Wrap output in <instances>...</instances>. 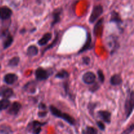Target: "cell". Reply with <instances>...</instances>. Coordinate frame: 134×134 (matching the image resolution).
<instances>
[{
	"label": "cell",
	"mask_w": 134,
	"mask_h": 134,
	"mask_svg": "<svg viewBox=\"0 0 134 134\" xmlns=\"http://www.w3.org/2000/svg\"><path fill=\"white\" fill-rule=\"evenodd\" d=\"M109 22L116 24L119 29L121 28V25L123 24V21L122 20L120 14L116 10H113L111 12Z\"/></svg>",
	"instance_id": "obj_13"
},
{
	"label": "cell",
	"mask_w": 134,
	"mask_h": 134,
	"mask_svg": "<svg viewBox=\"0 0 134 134\" xmlns=\"http://www.w3.org/2000/svg\"><path fill=\"white\" fill-rule=\"evenodd\" d=\"M26 54L29 57L35 56L39 54V49L35 45H30L26 51Z\"/></svg>",
	"instance_id": "obj_21"
},
{
	"label": "cell",
	"mask_w": 134,
	"mask_h": 134,
	"mask_svg": "<svg viewBox=\"0 0 134 134\" xmlns=\"http://www.w3.org/2000/svg\"><path fill=\"white\" fill-rule=\"evenodd\" d=\"M63 87H64V92H65V94L66 96L69 95V96H71V94H69V85L68 81H65L64 82V84H63Z\"/></svg>",
	"instance_id": "obj_30"
},
{
	"label": "cell",
	"mask_w": 134,
	"mask_h": 134,
	"mask_svg": "<svg viewBox=\"0 0 134 134\" xmlns=\"http://www.w3.org/2000/svg\"><path fill=\"white\" fill-rule=\"evenodd\" d=\"M134 106V92L133 90H131L127 96L126 99L125 101L124 109H125L126 119H128L130 116L133 111Z\"/></svg>",
	"instance_id": "obj_2"
},
{
	"label": "cell",
	"mask_w": 134,
	"mask_h": 134,
	"mask_svg": "<svg viewBox=\"0 0 134 134\" xmlns=\"http://www.w3.org/2000/svg\"><path fill=\"white\" fill-rule=\"evenodd\" d=\"M93 47H94V45L92 44V39L91 34H90V32H88L86 41H85V44H83L82 47L79 50L77 54H80L83 53V52L89 51V50H92Z\"/></svg>",
	"instance_id": "obj_9"
},
{
	"label": "cell",
	"mask_w": 134,
	"mask_h": 134,
	"mask_svg": "<svg viewBox=\"0 0 134 134\" xmlns=\"http://www.w3.org/2000/svg\"><path fill=\"white\" fill-rule=\"evenodd\" d=\"M38 108H39V111H47V108L46 105L44 103H40L38 105Z\"/></svg>",
	"instance_id": "obj_35"
},
{
	"label": "cell",
	"mask_w": 134,
	"mask_h": 134,
	"mask_svg": "<svg viewBox=\"0 0 134 134\" xmlns=\"http://www.w3.org/2000/svg\"><path fill=\"white\" fill-rule=\"evenodd\" d=\"M96 124L98 128H99V130H101L102 131H104L105 130V126L102 121H97Z\"/></svg>",
	"instance_id": "obj_34"
},
{
	"label": "cell",
	"mask_w": 134,
	"mask_h": 134,
	"mask_svg": "<svg viewBox=\"0 0 134 134\" xmlns=\"http://www.w3.org/2000/svg\"><path fill=\"white\" fill-rule=\"evenodd\" d=\"M122 79L120 74H114L110 79V83L113 86H119L122 83Z\"/></svg>",
	"instance_id": "obj_19"
},
{
	"label": "cell",
	"mask_w": 134,
	"mask_h": 134,
	"mask_svg": "<svg viewBox=\"0 0 134 134\" xmlns=\"http://www.w3.org/2000/svg\"><path fill=\"white\" fill-rule=\"evenodd\" d=\"M52 38V34L51 33H46L43 35V36L38 41V44L41 47H43V46L46 45L47 43H48L50 40Z\"/></svg>",
	"instance_id": "obj_20"
},
{
	"label": "cell",
	"mask_w": 134,
	"mask_h": 134,
	"mask_svg": "<svg viewBox=\"0 0 134 134\" xmlns=\"http://www.w3.org/2000/svg\"><path fill=\"white\" fill-rule=\"evenodd\" d=\"M47 111H39L38 112V116L40 118H43L45 116H47Z\"/></svg>",
	"instance_id": "obj_36"
},
{
	"label": "cell",
	"mask_w": 134,
	"mask_h": 134,
	"mask_svg": "<svg viewBox=\"0 0 134 134\" xmlns=\"http://www.w3.org/2000/svg\"><path fill=\"white\" fill-rule=\"evenodd\" d=\"M12 133L13 131L9 126L5 124L0 126V134H11Z\"/></svg>",
	"instance_id": "obj_26"
},
{
	"label": "cell",
	"mask_w": 134,
	"mask_h": 134,
	"mask_svg": "<svg viewBox=\"0 0 134 134\" xmlns=\"http://www.w3.org/2000/svg\"><path fill=\"white\" fill-rule=\"evenodd\" d=\"M82 134H98V130L92 126H86L82 131Z\"/></svg>",
	"instance_id": "obj_27"
},
{
	"label": "cell",
	"mask_w": 134,
	"mask_h": 134,
	"mask_svg": "<svg viewBox=\"0 0 134 134\" xmlns=\"http://www.w3.org/2000/svg\"><path fill=\"white\" fill-rule=\"evenodd\" d=\"M107 48L109 50L111 54H114L118 51L120 47L118 37L115 35H111L109 36L107 39Z\"/></svg>",
	"instance_id": "obj_4"
},
{
	"label": "cell",
	"mask_w": 134,
	"mask_h": 134,
	"mask_svg": "<svg viewBox=\"0 0 134 134\" xmlns=\"http://www.w3.org/2000/svg\"><path fill=\"white\" fill-rule=\"evenodd\" d=\"M52 73H53V71L51 69H46L41 68V67H39L35 70V79L38 81H46L49 78V77L52 74Z\"/></svg>",
	"instance_id": "obj_5"
},
{
	"label": "cell",
	"mask_w": 134,
	"mask_h": 134,
	"mask_svg": "<svg viewBox=\"0 0 134 134\" xmlns=\"http://www.w3.org/2000/svg\"><path fill=\"white\" fill-rule=\"evenodd\" d=\"M18 79V77L15 73H7L5 75L3 78V81L7 85H14L16 82H17Z\"/></svg>",
	"instance_id": "obj_18"
},
{
	"label": "cell",
	"mask_w": 134,
	"mask_h": 134,
	"mask_svg": "<svg viewBox=\"0 0 134 134\" xmlns=\"http://www.w3.org/2000/svg\"><path fill=\"white\" fill-rule=\"evenodd\" d=\"M63 13V9L62 7H58L55 9L54 10L52 11V20L51 22V27H53L55 25L58 24L59 22L61 21V15Z\"/></svg>",
	"instance_id": "obj_7"
},
{
	"label": "cell",
	"mask_w": 134,
	"mask_h": 134,
	"mask_svg": "<svg viewBox=\"0 0 134 134\" xmlns=\"http://www.w3.org/2000/svg\"><path fill=\"white\" fill-rule=\"evenodd\" d=\"M82 81L86 85H92L96 82V76L92 71H87L84 73L82 77Z\"/></svg>",
	"instance_id": "obj_12"
},
{
	"label": "cell",
	"mask_w": 134,
	"mask_h": 134,
	"mask_svg": "<svg viewBox=\"0 0 134 134\" xmlns=\"http://www.w3.org/2000/svg\"><path fill=\"white\" fill-rule=\"evenodd\" d=\"M49 111L54 116L62 119L64 121L68 122L69 125L75 126L76 124V120L73 116L69 115L68 113H66L62 112L55 106L52 105H50Z\"/></svg>",
	"instance_id": "obj_1"
},
{
	"label": "cell",
	"mask_w": 134,
	"mask_h": 134,
	"mask_svg": "<svg viewBox=\"0 0 134 134\" xmlns=\"http://www.w3.org/2000/svg\"><path fill=\"white\" fill-rule=\"evenodd\" d=\"M2 36L4 37L3 43V46L4 49L9 48L14 41V38L12 36L11 34L9 33V30H6L3 31Z\"/></svg>",
	"instance_id": "obj_8"
},
{
	"label": "cell",
	"mask_w": 134,
	"mask_h": 134,
	"mask_svg": "<svg viewBox=\"0 0 134 134\" xmlns=\"http://www.w3.org/2000/svg\"><path fill=\"white\" fill-rule=\"evenodd\" d=\"M14 90L7 86H3L0 89V96L3 99H8L14 96Z\"/></svg>",
	"instance_id": "obj_15"
},
{
	"label": "cell",
	"mask_w": 134,
	"mask_h": 134,
	"mask_svg": "<svg viewBox=\"0 0 134 134\" xmlns=\"http://www.w3.org/2000/svg\"><path fill=\"white\" fill-rule=\"evenodd\" d=\"M134 130V124H132L129 127L126 128V130H124L122 132L121 134H130L131 133L133 132Z\"/></svg>",
	"instance_id": "obj_32"
},
{
	"label": "cell",
	"mask_w": 134,
	"mask_h": 134,
	"mask_svg": "<svg viewBox=\"0 0 134 134\" xmlns=\"http://www.w3.org/2000/svg\"><path fill=\"white\" fill-rule=\"evenodd\" d=\"M58 40H59V33L56 32V34H55L54 39V40L52 41V43H51L50 44H48V45L45 48H44V49L43 50V51H42V56L44 54V52H46L47 51H48V50L51 49V48H53L54 47H55V46H56V44H57Z\"/></svg>",
	"instance_id": "obj_22"
},
{
	"label": "cell",
	"mask_w": 134,
	"mask_h": 134,
	"mask_svg": "<svg viewBox=\"0 0 134 134\" xmlns=\"http://www.w3.org/2000/svg\"><path fill=\"white\" fill-rule=\"evenodd\" d=\"M20 61V58L18 56H14V57L12 58L10 60H9V62H8V65L10 68H15L17 67L19 64Z\"/></svg>",
	"instance_id": "obj_25"
},
{
	"label": "cell",
	"mask_w": 134,
	"mask_h": 134,
	"mask_svg": "<svg viewBox=\"0 0 134 134\" xmlns=\"http://www.w3.org/2000/svg\"><path fill=\"white\" fill-rule=\"evenodd\" d=\"M103 13V7L102 5H97L93 7L90 17L89 22L90 24L94 23Z\"/></svg>",
	"instance_id": "obj_6"
},
{
	"label": "cell",
	"mask_w": 134,
	"mask_h": 134,
	"mask_svg": "<svg viewBox=\"0 0 134 134\" xmlns=\"http://www.w3.org/2000/svg\"><path fill=\"white\" fill-rule=\"evenodd\" d=\"M47 124V122H42L38 120H32L28 123L26 130L32 134H40L42 131V127Z\"/></svg>",
	"instance_id": "obj_3"
},
{
	"label": "cell",
	"mask_w": 134,
	"mask_h": 134,
	"mask_svg": "<svg viewBox=\"0 0 134 134\" xmlns=\"http://www.w3.org/2000/svg\"><path fill=\"white\" fill-rule=\"evenodd\" d=\"M92 86L90 88L89 90L92 93H94L97 91L98 90H99V88H100V86L99 85V84L98 82H94L93 85H92Z\"/></svg>",
	"instance_id": "obj_31"
},
{
	"label": "cell",
	"mask_w": 134,
	"mask_h": 134,
	"mask_svg": "<svg viewBox=\"0 0 134 134\" xmlns=\"http://www.w3.org/2000/svg\"><path fill=\"white\" fill-rule=\"evenodd\" d=\"M37 82L35 81H31L27 82L24 86L23 90L29 94H34L36 92L37 89Z\"/></svg>",
	"instance_id": "obj_17"
},
{
	"label": "cell",
	"mask_w": 134,
	"mask_h": 134,
	"mask_svg": "<svg viewBox=\"0 0 134 134\" xmlns=\"http://www.w3.org/2000/svg\"><path fill=\"white\" fill-rule=\"evenodd\" d=\"M96 106L97 103H89L88 105V109L89 112L91 114L92 116L94 115V111Z\"/></svg>",
	"instance_id": "obj_29"
},
{
	"label": "cell",
	"mask_w": 134,
	"mask_h": 134,
	"mask_svg": "<svg viewBox=\"0 0 134 134\" xmlns=\"http://www.w3.org/2000/svg\"><path fill=\"white\" fill-rule=\"evenodd\" d=\"M22 109V104L18 102H14L9 106L7 113L10 115H16Z\"/></svg>",
	"instance_id": "obj_14"
},
{
	"label": "cell",
	"mask_w": 134,
	"mask_h": 134,
	"mask_svg": "<svg viewBox=\"0 0 134 134\" xmlns=\"http://www.w3.org/2000/svg\"><path fill=\"white\" fill-rule=\"evenodd\" d=\"M10 105V102L8 99H2L0 100V111L7 109Z\"/></svg>",
	"instance_id": "obj_24"
},
{
	"label": "cell",
	"mask_w": 134,
	"mask_h": 134,
	"mask_svg": "<svg viewBox=\"0 0 134 134\" xmlns=\"http://www.w3.org/2000/svg\"><path fill=\"white\" fill-rule=\"evenodd\" d=\"M98 116L101 120H103L107 124H110L111 122V113L108 111H98Z\"/></svg>",
	"instance_id": "obj_16"
},
{
	"label": "cell",
	"mask_w": 134,
	"mask_h": 134,
	"mask_svg": "<svg viewBox=\"0 0 134 134\" xmlns=\"http://www.w3.org/2000/svg\"><path fill=\"white\" fill-rule=\"evenodd\" d=\"M91 61V59L88 56H84L82 58V63L85 65H89Z\"/></svg>",
	"instance_id": "obj_33"
},
{
	"label": "cell",
	"mask_w": 134,
	"mask_h": 134,
	"mask_svg": "<svg viewBox=\"0 0 134 134\" xmlns=\"http://www.w3.org/2000/svg\"><path fill=\"white\" fill-rule=\"evenodd\" d=\"M69 77V74L68 71L65 69H61L55 75V78L60 79H68Z\"/></svg>",
	"instance_id": "obj_23"
},
{
	"label": "cell",
	"mask_w": 134,
	"mask_h": 134,
	"mask_svg": "<svg viewBox=\"0 0 134 134\" xmlns=\"http://www.w3.org/2000/svg\"><path fill=\"white\" fill-rule=\"evenodd\" d=\"M36 1H37V3H38L39 4H40V3H41V2L43 1V0H36Z\"/></svg>",
	"instance_id": "obj_37"
},
{
	"label": "cell",
	"mask_w": 134,
	"mask_h": 134,
	"mask_svg": "<svg viewBox=\"0 0 134 134\" xmlns=\"http://www.w3.org/2000/svg\"><path fill=\"white\" fill-rule=\"evenodd\" d=\"M97 73H98V79H99V81L101 82V84L104 83L105 75H104V73H103V71H102V69H98V71H97Z\"/></svg>",
	"instance_id": "obj_28"
},
{
	"label": "cell",
	"mask_w": 134,
	"mask_h": 134,
	"mask_svg": "<svg viewBox=\"0 0 134 134\" xmlns=\"http://www.w3.org/2000/svg\"><path fill=\"white\" fill-rule=\"evenodd\" d=\"M103 22H104V18H101L98 20L97 23L96 24L93 30V34L96 37H102L103 35Z\"/></svg>",
	"instance_id": "obj_10"
},
{
	"label": "cell",
	"mask_w": 134,
	"mask_h": 134,
	"mask_svg": "<svg viewBox=\"0 0 134 134\" xmlns=\"http://www.w3.org/2000/svg\"><path fill=\"white\" fill-rule=\"evenodd\" d=\"M13 10L7 6H2L0 7V19L7 20L10 19L13 15Z\"/></svg>",
	"instance_id": "obj_11"
}]
</instances>
